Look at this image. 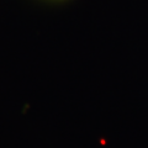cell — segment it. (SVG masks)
I'll return each instance as SVG.
<instances>
[]
</instances>
